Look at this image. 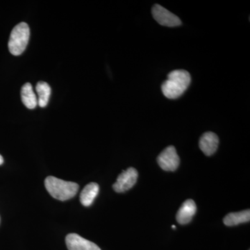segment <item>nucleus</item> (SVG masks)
Here are the masks:
<instances>
[{
    "label": "nucleus",
    "mask_w": 250,
    "mask_h": 250,
    "mask_svg": "<svg viewBox=\"0 0 250 250\" xmlns=\"http://www.w3.org/2000/svg\"><path fill=\"white\" fill-rule=\"evenodd\" d=\"M137 170L134 167H129L123 171L117 178L116 182L113 185V188L117 192H124L134 187L137 182Z\"/></svg>",
    "instance_id": "423d86ee"
},
{
    "label": "nucleus",
    "mask_w": 250,
    "mask_h": 250,
    "mask_svg": "<svg viewBox=\"0 0 250 250\" xmlns=\"http://www.w3.org/2000/svg\"><path fill=\"white\" fill-rule=\"evenodd\" d=\"M197 211V207L195 202L192 200H188L182 204L177 212L176 218L180 225H187L192 220V217Z\"/></svg>",
    "instance_id": "1a4fd4ad"
},
{
    "label": "nucleus",
    "mask_w": 250,
    "mask_h": 250,
    "mask_svg": "<svg viewBox=\"0 0 250 250\" xmlns=\"http://www.w3.org/2000/svg\"><path fill=\"white\" fill-rule=\"evenodd\" d=\"M172 229H176V227L174 225H172Z\"/></svg>",
    "instance_id": "2eb2a0df"
},
{
    "label": "nucleus",
    "mask_w": 250,
    "mask_h": 250,
    "mask_svg": "<svg viewBox=\"0 0 250 250\" xmlns=\"http://www.w3.org/2000/svg\"><path fill=\"white\" fill-rule=\"evenodd\" d=\"M45 186L49 193L61 201H65L75 197L80 188L75 182H66L53 176H49L45 179Z\"/></svg>",
    "instance_id": "f03ea898"
},
{
    "label": "nucleus",
    "mask_w": 250,
    "mask_h": 250,
    "mask_svg": "<svg viewBox=\"0 0 250 250\" xmlns=\"http://www.w3.org/2000/svg\"><path fill=\"white\" fill-rule=\"evenodd\" d=\"M218 136L210 131L202 135L199 143L200 149L207 156L213 155L218 149Z\"/></svg>",
    "instance_id": "6e6552de"
},
{
    "label": "nucleus",
    "mask_w": 250,
    "mask_h": 250,
    "mask_svg": "<svg viewBox=\"0 0 250 250\" xmlns=\"http://www.w3.org/2000/svg\"><path fill=\"white\" fill-rule=\"evenodd\" d=\"M3 163H4V159H3L2 156L0 154V165H1Z\"/></svg>",
    "instance_id": "4468645a"
},
{
    "label": "nucleus",
    "mask_w": 250,
    "mask_h": 250,
    "mask_svg": "<svg viewBox=\"0 0 250 250\" xmlns=\"http://www.w3.org/2000/svg\"><path fill=\"white\" fill-rule=\"evenodd\" d=\"M21 99L24 106L29 109H34L37 106L38 98L31 83L23 85L21 89Z\"/></svg>",
    "instance_id": "9b49d317"
},
{
    "label": "nucleus",
    "mask_w": 250,
    "mask_h": 250,
    "mask_svg": "<svg viewBox=\"0 0 250 250\" xmlns=\"http://www.w3.org/2000/svg\"><path fill=\"white\" fill-rule=\"evenodd\" d=\"M159 166L164 170L175 171L179 167L180 159L174 146H169L161 152L157 158Z\"/></svg>",
    "instance_id": "39448f33"
},
{
    "label": "nucleus",
    "mask_w": 250,
    "mask_h": 250,
    "mask_svg": "<svg viewBox=\"0 0 250 250\" xmlns=\"http://www.w3.org/2000/svg\"><path fill=\"white\" fill-rule=\"evenodd\" d=\"M30 30L25 22L17 24L11 31L8 47L9 52L14 56H19L25 50L29 42Z\"/></svg>",
    "instance_id": "7ed1b4c3"
},
{
    "label": "nucleus",
    "mask_w": 250,
    "mask_h": 250,
    "mask_svg": "<svg viewBox=\"0 0 250 250\" xmlns=\"http://www.w3.org/2000/svg\"><path fill=\"white\" fill-rule=\"evenodd\" d=\"M100 187L97 183L92 182L85 186L80 195V202L85 207H89L93 204L95 197L98 196Z\"/></svg>",
    "instance_id": "9d476101"
},
{
    "label": "nucleus",
    "mask_w": 250,
    "mask_h": 250,
    "mask_svg": "<svg viewBox=\"0 0 250 250\" xmlns=\"http://www.w3.org/2000/svg\"><path fill=\"white\" fill-rule=\"evenodd\" d=\"M38 93V104L41 108L45 107L48 104L51 95V88L48 83L45 82H38L36 87Z\"/></svg>",
    "instance_id": "ddd939ff"
},
{
    "label": "nucleus",
    "mask_w": 250,
    "mask_h": 250,
    "mask_svg": "<svg viewBox=\"0 0 250 250\" xmlns=\"http://www.w3.org/2000/svg\"><path fill=\"white\" fill-rule=\"evenodd\" d=\"M65 243L69 250H101L93 242L82 238L77 233H70L65 238Z\"/></svg>",
    "instance_id": "0eeeda50"
},
{
    "label": "nucleus",
    "mask_w": 250,
    "mask_h": 250,
    "mask_svg": "<svg viewBox=\"0 0 250 250\" xmlns=\"http://www.w3.org/2000/svg\"><path fill=\"white\" fill-rule=\"evenodd\" d=\"M153 18L161 25L174 27L182 24V21L176 15L159 4L154 5L152 9Z\"/></svg>",
    "instance_id": "20e7f679"
},
{
    "label": "nucleus",
    "mask_w": 250,
    "mask_h": 250,
    "mask_svg": "<svg viewBox=\"0 0 250 250\" xmlns=\"http://www.w3.org/2000/svg\"><path fill=\"white\" fill-rule=\"evenodd\" d=\"M250 210L248 209L243 210V211L229 213L224 218L223 223L227 226L231 227L241 223H248L250 222Z\"/></svg>",
    "instance_id": "f8f14e48"
},
{
    "label": "nucleus",
    "mask_w": 250,
    "mask_h": 250,
    "mask_svg": "<svg viewBox=\"0 0 250 250\" xmlns=\"http://www.w3.org/2000/svg\"><path fill=\"white\" fill-rule=\"evenodd\" d=\"M190 82L191 77L187 70H173L167 75V80L161 85V90L166 98L174 100L183 95Z\"/></svg>",
    "instance_id": "f257e3e1"
}]
</instances>
